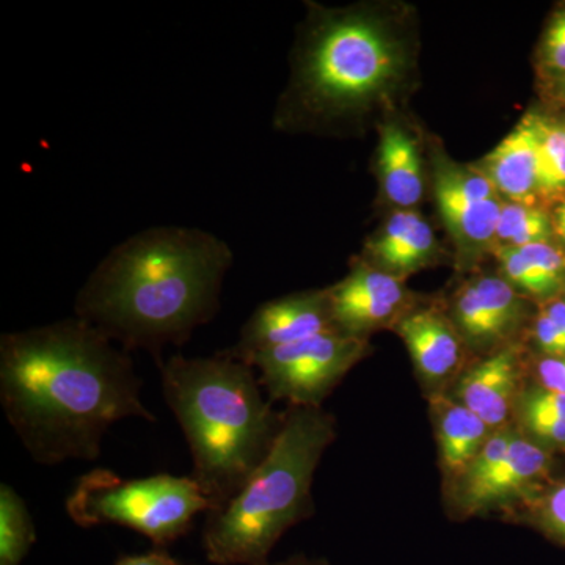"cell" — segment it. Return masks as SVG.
Returning a JSON list of instances; mask_svg holds the SVG:
<instances>
[{"label": "cell", "instance_id": "12", "mask_svg": "<svg viewBox=\"0 0 565 565\" xmlns=\"http://www.w3.org/2000/svg\"><path fill=\"white\" fill-rule=\"evenodd\" d=\"M416 370L424 382L438 385L457 373L462 363V341L444 315L437 310H418L397 321Z\"/></svg>", "mask_w": 565, "mask_h": 565}, {"label": "cell", "instance_id": "10", "mask_svg": "<svg viewBox=\"0 0 565 565\" xmlns=\"http://www.w3.org/2000/svg\"><path fill=\"white\" fill-rule=\"evenodd\" d=\"M552 467V456L527 435L516 434L500 463L478 484L456 490V503L465 515L520 503L544 481Z\"/></svg>", "mask_w": 565, "mask_h": 565}, {"label": "cell", "instance_id": "18", "mask_svg": "<svg viewBox=\"0 0 565 565\" xmlns=\"http://www.w3.org/2000/svg\"><path fill=\"white\" fill-rule=\"evenodd\" d=\"M553 232L548 215L533 204L505 203L498 222L497 237L508 247L522 248L545 243Z\"/></svg>", "mask_w": 565, "mask_h": 565}, {"label": "cell", "instance_id": "13", "mask_svg": "<svg viewBox=\"0 0 565 565\" xmlns=\"http://www.w3.org/2000/svg\"><path fill=\"white\" fill-rule=\"evenodd\" d=\"M486 177L511 202L533 204L541 192V154L535 115L523 118L514 131L486 159Z\"/></svg>", "mask_w": 565, "mask_h": 565}, {"label": "cell", "instance_id": "19", "mask_svg": "<svg viewBox=\"0 0 565 565\" xmlns=\"http://www.w3.org/2000/svg\"><path fill=\"white\" fill-rule=\"evenodd\" d=\"M332 288L345 296L362 297V299L374 300V302L392 305L401 310L407 299L401 277L385 273V270L374 269L364 263H356L348 277L333 285Z\"/></svg>", "mask_w": 565, "mask_h": 565}, {"label": "cell", "instance_id": "8", "mask_svg": "<svg viewBox=\"0 0 565 565\" xmlns=\"http://www.w3.org/2000/svg\"><path fill=\"white\" fill-rule=\"evenodd\" d=\"M329 330L337 329L327 289L291 294L259 305L244 322L236 344L223 352L245 362L253 353L297 343Z\"/></svg>", "mask_w": 565, "mask_h": 565}, {"label": "cell", "instance_id": "3", "mask_svg": "<svg viewBox=\"0 0 565 565\" xmlns=\"http://www.w3.org/2000/svg\"><path fill=\"white\" fill-rule=\"evenodd\" d=\"M163 399L192 455V478L221 511L239 493L277 440L282 414L263 394L250 364L218 351L174 353L158 364Z\"/></svg>", "mask_w": 565, "mask_h": 565}, {"label": "cell", "instance_id": "21", "mask_svg": "<svg viewBox=\"0 0 565 565\" xmlns=\"http://www.w3.org/2000/svg\"><path fill=\"white\" fill-rule=\"evenodd\" d=\"M541 154V192L565 189V122L546 120L535 115Z\"/></svg>", "mask_w": 565, "mask_h": 565}, {"label": "cell", "instance_id": "31", "mask_svg": "<svg viewBox=\"0 0 565 565\" xmlns=\"http://www.w3.org/2000/svg\"><path fill=\"white\" fill-rule=\"evenodd\" d=\"M542 388L565 394V356H545L537 366Z\"/></svg>", "mask_w": 565, "mask_h": 565}, {"label": "cell", "instance_id": "2", "mask_svg": "<svg viewBox=\"0 0 565 565\" xmlns=\"http://www.w3.org/2000/svg\"><path fill=\"white\" fill-rule=\"evenodd\" d=\"M232 247L192 226H151L129 236L93 269L77 292L74 313L129 353L156 363L181 348L222 307Z\"/></svg>", "mask_w": 565, "mask_h": 565}, {"label": "cell", "instance_id": "29", "mask_svg": "<svg viewBox=\"0 0 565 565\" xmlns=\"http://www.w3.org/2000/svg\"><path fill=\"white\" fill-rule=\"evenodd\" d=\"M515 407L531 408L541 414L565 418V394L534 386L525 393L520 392Z\"/></svg>", "mask_w": 565, "mask_h": 565}, {"label": "cell", "instance_id": "34", "mask_svg": "<svg viewBox=\"0 0 565 565\" xmlns=\"http://www.w3.org/2000/svg\"><path fill=\"white\" fill-rule=\"evenodd\" d=\"M553 230L565 241V200L557 204L555 215H553Z\"/></svg>", "mask_w": 565, "mask_h": 565}, {"label": "cell", "instance_id": "7", "mask_svg": "<svg viewBox=\"0 0 565 565\" xmlns=\"http://www.w3.org/2000/svg\"><path fill=\"white\" fill-rule=\"evenodd\" d=\"M366 338L329 330L297 343L253 353L244 363L264 392L291 407H321L349 371L370 355Z\"/></svg>", "mask_w": 565, "mask_h": 565}, {"label": "cell", "instance_id": "20", "mask_svg": "<svg viewBox=\"0 0 565 565\" xmlns=\"http://www.w3.org/2000/svg\"><path fill=\"white\" fill-rule=\"evenodd\" d=\"M473 285L498 340L511 333L522 311L514 286L509 285L505 278L498 277H481Z\"/></svg>", "mask_w": 565, "mask_h": 565}, {"label": "cell", "instance_id": "6", "mask_svg": "<svg viewBox=\"0 0 565 565\" xmlns=\"http://www.w3.org/2000/svg\"><path fill=\"white\" fill-rule=\"evenodd\" d=\"M65 509L74 525L128 527L150 539L154 548H166L188 534L211 504L192 476L125 479L109 468H95L77 479Z\"/></svg>", "mask_w": 565, "mask_h": 565}, {"label": "cell", "instance_id": "24", "mask_svg": "<svg viewBox=\"0 0 565 565\" xmlns=\"http://www.w3.org/2000/svg\"><path fill=\"white\" fill-rule=\"evenodd\" d=\"M515 434L516 429L512 424L493 430L489 440L482 446L481 451H479L475 459L471 460L470 465L465 468L460 478L456 479L457 490L467 489V487L478 484L479 481H482V479L500 463V460L503 459L505 452H508L509 445L514 440Z\"/></svg>", "mask_w": 565, "mask_h": 565}, {"label": "cell", "instance_id": "14", "mask_svg": "<svg viewBox=\"0 0 565 565\" xmlns=\"http://www.w3.org/2000/svg\"><path fill=\"white\" fill-rule=\"evenodd\" d=\"M438 456L446 478L456 481L493 434L492 427L468 411L459 401L445 394L430 399Z\"/></svg>", "mask_w": 565, "mask_h": 565}, {"label": "cell", "instance_id": "4", "mask_svg": "<svg viewBox=\"0 0 565 565\" xmlns=\"http://www.w3.org/2000/svg\"><path fill=\"white\" fill-rule=\"evenodd\" d=\"M337 438V419L322 407L285 411L277 440L239 493L207 512L202 534L214 565H264L286 531L313 514L311 487L323 452Z\"/></svg>", "mask_w": 565, "mask_h": 565}, {"label": "cell", "instance_id": "5", "mask_svg": "<svg viewBox=\"0 0 565 565\" xmlns=\"http://www.w3.org/2000/svg\"><path fill=\"white\" fill-rule=\"evenodd\" d=\"M404 55L377 18L316 7L275 115L280 129H322L362 114L399 79Z\"/></svg>", "mask_w": 565, "mask_h": 565}, {"label": "cell", "instance_id": "32", "mask_svg": "<svg viewBox=\"0 0 565 565\" xmlns=\"http://www.w3.org/2000/svg\"><path fill=\"white\" fill-rule=\"evenodd\" d=\"M114 565H196L185 564L169 555L163 548H154L145 555H125L118 557Z\"/></svg>", "mask_w": 565, "mask_h": 565}, {"label": "cell", "instance_id": "28", "mask_svg": "<svg viewBox=\"0 0 565 565\" xmlns=\"http://www.w3.org/2000/svg\"><path fill=\"white\" fill-rule=\"evenodd\" d=\"M546 70L565 76V10L559 11L546 29L541 51Z\"/></svg>", "mask_w": 565, "mask_h": 565}, {"label": "cell", "instance_id": "23", "mask_svg": "<svg viewBox=\"0 0 565 565\" xmlns=\"http://www.w3.org/2000/svg\"><path fill=\"white\" fill-rule=\"evenodd\" d=\"M455 313L457 326L473 343H490L498 340L492 322L487 316L473 282H468L456 297Z\"/></svg>", "mask_w": 565, "mask_h": 565}, {"label": "cell", "instance_id": "26", "mask_svg": "<svg viewBox=\"0 0 565 565\" xmlns=\"http://www.w3.org/2000/svg\"><path fill=\"white\" fill-rule=\"evenodd\" d=\"M533 266L539 277L555 292L565 278V253L545 241L516 248Z\"/></svg>", "mask_w": 565, "mask_h": 565}, {"label": "cell", "instance_id": "33", "mask_svg": "<svg viewBox=\"0 0 565 565\" xmlns=\"http://www.w3.org/2000/svg\"><path fill=\"white\" fill-rule=\"evenodd\" d=\"M544 313L552 319L553 323L564 333L565 337V300H552L546 302Z\"/></svg>", "mask_w": 565, "mask_h": 565}, {"label": "cell", "instance_id": "25", "mask_svg": "<svg viewBox=\"0 0 565 565\" xmlns=\"http://www.w3.org/2000/svg\"><path fill=\"white\" fill-rule=\"evenodd\" d=\"M497 256L509 285L534 297H548L550 294H553L552 288L539 277L533 266L523 258L522 253L516 248L503 245L498 248Z\"/></svg>", "mask_w": 565, "mask_h": 565}, {"label": "cell", "instance_id": "17", "mask_svg": "<svg viewBox=\"0 0 565 565\" xmlns=\"http://www.w3.org/2000/svg\"><path fill=\"white\" fill-rule=\"evenodd\" d=\"M36 531L24 498L0 486V565H21L35 545Z\"/></svg>", "mask_w": 565, "mask_h": 565}, {"label": "cell", "instance_id": "27", "mask_svg": "<svg viewBox=\"0 0 565 565\" xmlns=\"http://www.w3.org/2000/svg\"><path fill=\"white\" fill-rule=\"evenodd\" d=\"M514 411L523 429L533 435L537 444L565 446V418L525 407H515Z\"/></svg>", "mask_w": 565, "mask_h": 565}, {"label": "cell", "instance_id": "1", "mask_svg": "<svg viewBox=\"0 0 565 565\" xmlns=\"http://www.w3.org/2000/svg\"><path fill=\"white\" fill-rule=\"evenodd\" d=\"M131 353L68 318L0 337V404L33 462H95L114 424L156 423Z\"/></svg>", "mask_w": 565, "mask_h": 565}, {"label": "cell", "instance_id": "22", "mask_svg": "<svg viewBox=\"0 0 565 565\" xmlns=\"http://www.w3.org/2000/svg\"><path fill=\"white\" fill-rule=\"evenodd\" d=\"M523 503L535 525L552 537L565 542V479L545 492L535 490L519 504Z\"/></svg>", "mask_w": 565, "mask_h": 565}, {"label": "cell", "instance_id": "30", "mask_svg": "<svg viewBox=\"0 0 565 565\" xmlns=\"http://www.w3.org/2000/svg\"><path fill=\"white\" fill-rule=\"evenodd\" d=\"M534 338L546 356H565V337L559 329L541 311L534 322Z\"/></svg>", "mask_w": 565, "mask_h": 565}, {"label": "cell", "instance_id": "15", "mask_svg": "<svg viewBox=\"0 0 565 565\" xmlns=\"http://www.w3.org/2000/svg\"><path fill=\"white\" fill-rule=\"evenodd\" d=\"M370 248L379 266L386 267L390 274L401 277L415 273L433 256V228L415 211H397L375 236Z\"/></svg>", "mask_w": 565, "mask_h": 565}, {"label": "cell", "instance_id": "16", "mask_svg": "<svg viewBox=\"0 0 565 565\" xmlns=\"http://www.w3.org/2000/svg\"><path fill=\"white\" fill-rule=\"evenodd\" d=\"M379 173L390 202L414 207L423 196V172L418 147L401 126L386 125L381 131Z\"/></svg>", "mask_w": 565, "mask_h": 565}, {"label": "cell", "instance_id": "35", "mask_svg": "<svg viewBox=\"0 0 565 565\" xmlns=\"http://www.w3.org/2000/svg\"><path fill=\"white\" fill-rule=\"evenodd\" d=\"M264 565H330L323 559H311L307 556H292L289 559L280 561V563H267Z\"/></svg>", "mask_w": 565, "mask_h": 565}, {"label": "cell", "instance_id": "9", "mask_svg": "<svg viewBox=\"0 0 565 565\" xmlns=\"http://www.w3.org/2000/svg\"><path fill=\"white\" fill-rule=\"evenodd\" d=\"M435 196L446 225L460 244L478 247L497 237L504 203L486 174L440 167L435 177Z\"/></svg>", "mask_w": 565, "mask_h": 565}, {"label": "cell", "instance_id": "36", "mask_svg": "<svg viewBox=\"0 0 565 565\" xmlns=\"http://www.w3.org/2000/svg\"><path fill=\"white\" fill-rule=\"evenodd\" d=\"M557 95H559L565 102V76L559 77V90H557Z\"/></svg>", "mask_w": 565, "mask_h": 565}, {"label": "cell", "instance_id": "11", "mask_svg": "<svg viewBox=\"0 0 565 565\" xmlns=\"http://www.w3.org/2000/svg\"><path fill=\"white\" fill-rule=\"evenodd\" d=\"M519 385V353L508 348L465 371L457 384L456 399L497 430L509 424L522 392Z\"/></svg>", "mask_w": 565, "mask_h": 565}]
</instances>
